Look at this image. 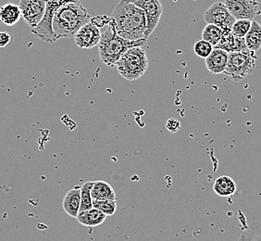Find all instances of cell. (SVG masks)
Returning a JSON list of instances; mask_svg holds the SVG:
<instances>
[{"instance_id": "6da1fadb", "label": "cell", "mask_w": 261, "mask_h": 241, "mask_svg": "<svg viewBox=\"0 0 261 241\" xmlns=\"http://www.w3.org/2000/svg\"><path fill=\"white\" fill-rule=\"evenodd\" d=\"M109 26L128 40L147 39L146 14L133 3L119 2L110 18Z\"/></svg>"}, {"instance_id": "7a4b0ae2", "label": "cell", "mask_w": 261, "mask_h": 241, "mask_svg": "<svg viewBox=\"0 0 261 241\" xmlns=\"http://www.w3.org/2000/svg\"><path fill=\"white\" fill-rule=\"evenodd\" d=\"M90 20V15L82 2H69L56 11L52 26L59 40L74 37L81 27Z\"/></svg>"}, {"instance_id": "3957f363", "label": "cell", "mask_w": 261, "mask_h": 241, "mask_svg": "<svg viewBox=\"0 0 261 241\" xmlns=\"http://www.w3.org/2000/svg\"><path fill=\"white\" fill-rule=\"evenodd\" d=\"M109 26L110 28L101 34L100 42L98 44V52L101 60L107 66H115L117 61L129 49L134 46H143L146 43L147 39H125L118 35L111 26Z\"/></svg>"}, {"instance_id": "277c9868", "label": "cell", "mask_w": 261, "mask_h": 241, "mask_svg": "<svg viewBox=\"0 0 261 241\" xmlns=\"http://www.w3.org/2000/svg\"><path fill=\"white\" fill-rule=\"evenodd\" d=\"M115 66L119 74L126 80H138L146 74L148 68L146 51L142 46L130 47L121 56Z\"/></svg>"}, {"instance_id": "5b68a950", "label": "cell", "mask_w": 261, "mask_h": 241, "mask_svg": "<svg viewBox=\"0 0 261 241\" xmlns=\"http://www.w3.org/2000/svg\"><path fill=\"white\" fill-rule=\"evenodd\" d=\"M256 60L254 51L230 52L226 69L223 74L229 76L231 80L239 82L251 74L255 68Z\"/></svg>"}, {"instance_id": "8992f818", "label": "cell", "mask_w": 261, "mask_h": 241, "mask_svg": "<svg viewBox=\"0 0 261 241\" xmlns=\"http://www.w3.org/2000/svg\"><path fill=\"white\" fill-rule=\"evenodd\" d=\"M82 1L83 0H45V12L44 18L42 19L38 26L31 29L32 33L43 42L54 43L58 40L52 26L53 17L56 11L66 3L82 2Z\"/></svg>"}, {"instance_id": "52a82bcc", "label": "cell", "mask_w": 261, "mask_h": 241, "mask_svg": "<svg viewBox=\"0 0 261 241\" xmlns=\"http://www.w3.org/2000/svg\"><path fill=\"white\" fill-rule=\"evenodd\" d=\"M204 20L206 23L219 26L223 32L231 31L236 18L231 15L226 6L221 1H217L205 11Z\"/></svg>"}, {"instance_id": "ba28073f", "label": "cell", "mask_w": 261, "mask_h": 241, "mask_svg": "<svg viewBox=\"0 0 261 241\" xmlns=\"http://www.w3.org/2000/svg\"><path fill=\"white\" fill-rule=\"evenodd\" d=\"M127 3H133L144 10L146 17V37L154 32L160 22L163 8L161 0H121Z\"/></svg>"}, {"instance_id": "9c48e42d", "label": "cell", "mask_w": 261, "mask_h": 241, "mask_svg": "<svg viewBox=\"0 0 261 241\" xmlns=\"http://www.w3.org/2000/svg\"><path fill=\"white\" fill-rule=\"evenodd\" d=\"M21 17L31 29L40 23L45 12V0H20Z\"/></svg>"}, {"instance_id": "30bf717a", "label": "cell", "mask_w": 261, "mask_h": 241, "mask_svg": "<svg viewBox=\"0 0 261 241\" xmlns=\"http://www.w3.org/2000/svg\"><path fill=\"white\" fill-rule=\"evenodd\" d=\"M236 20L255 19L258 10L257 0H224L223 2Z\"/></svg>"}, {"instance_id": "8fae6325", "label": "cell", "mask_w": 261, "mask_h": 241, "mask_svg": "<svg viewBox=\"0 0 261 241\" xmlns=\"http://www.w3.org/2000/svg\"><path fill=\"white\" fill-rule=\"evenodd\" d=\"M101 39V33L99 27L94 25L92 21L86 22L82 26L74 35V41L78 47L90 50L94 46L98 45Z\"/></svg>"}, {"instance_id": "7c38bea8", "label": "cell", "mask_w": 261, "mask_h": 241, "mask_svg": "<svg viewBox=\"0 0 261 241\" xmlns=\"http://www.w3.org/2000/svg\"><path fill=\"white\" fill-rule=\"evenodd\" d=\"M214 47L221 49L223 51L230 52H236V51H249L246 44L245 37H238L231 33V31L223 32L221 39Z\"/></svg>"}, {"instance_id": "4fadbf2b", "label": "cell", "mask_w": 261, "mask_h": 241, "mask_svg": "<svg viewBox=\"0 0 261 241\" xmlns=\"http://www.w3.org/2000/svg\"><path fill=\"white\" fill-rule=\"evenodd\" d=\"M229 53L227 51L214 47L210 56L206 59V66L210 73L220 75L226 69Z\"/></svg>"}, {"instance_id": "5bb4252c", "label": "cell", "mask_w": 261, "mask_h": 241, "mask_svg": "<svg viewBox=\"0 0 261 241\" xmlns=\"http://www.w3.org/2000/svg\"><path fill=\"white\" fill-rule=\"evenodd\" d=\"M62 205L67 214L76 218L80 211L81 186H75L74 188L68 191L64 197Z\"/></svg>"}, {"instance_id": "9a60e30c", "label": "cell", "mask_w": 261, "mask_h": 241, "mask_svg": "<svg viewBox=\"0 0 261 241\" xmlns=\"http://www.w3.org/2000/svg\"><path fill=\"white\" fill-rule=\"evenodd\" d=\"M106 217L107 215L104 212L93 207L90 210L79 211L78 215L76 216V219L83 226L96 227L104 223Z\"/></svg>"}, {"instance_id": "2e32d148", "label": "cell", "mask_w": 261, "mask_h": 241, "mask_svg": "<svg viewBox=\"0 0 261 241\" xmlns=\"http://www.w3.org/2000/svg\"><path fill=\"white\" fill-rule=\"evenodd\" d=\"M20 17L21 11L19 5L8 2L0 7V20L6 26H14L20 20Z\"/></svg>"}, {"instance_id": "e0dca14e", "label": "cell", "mask_w": 261, "mask_h": 241, "mask_svg": "<svg viewBox=\"0 0 261 241\" xmlns=\"http://www.w3.org/2000/svg\"><path fill=\"white\" fill-rule=\"evenodd\" d=\"M93 200H109L117 201V197L113 187L105 181H96L91 189Z\"/></svg>"}, {"instance_id": "ac0fdd59", "label": "cell", "mask_w": 261, "mask_h": 241, "mask_svg": "<svg viewBox=\"0 0 261 241\" xmlns=\"http://www.w3.org/2000/svg\"><path fill=\"white\" fill-rule=\"evenodd\" d=\"M213 190L219 196H232L236 191V182L230 176H220L214 182Z\"/></svg>"}, {"instance_id": "d6986e66", "label": "cell", "mask_w": 261, "mask_h": 241, "mask_svg": "<svg viewBox=\"0 0 261 241\" xmlns=\"http://www.w3.org/2000/svg\"><path fill=\"white\" fill-rule=\"evenodd\" d=\"M245 40L248 50L254 52L260 50L261 26L256 20H252L251 27L245 36Z\"/></svg>"}, {"instance_id": "ffe728a7", "label": "cell", "mask_w": 261, "mask_h": 241, "mask_svg": "<svg viewBox=\"0 0 261 241\" xmlns=\"http://www.w3.org/2000/svg\"><path fill=\"white\" fill-rule=\"evenodd\" d=\"M222 33L223 31L219 26L207 23L202 31V39L210 42L211 45L215 46L221 41Z\"/></svg>"}, {"instance_id": "44dd1931", "label": "cell", "mask_w": 261, "mask_h": 241, "mask_svg": "<svg viewBox=\"0 0 261 241\" xmlns=\"http://www.w3.org/2000/svg\"><path fill=\"white\" fill-rule=\"evenodd\" d=\"M94 185V182L88 181L81 186V205L80 211H86L93 208V198L91 195V189Z\"/></svg>"}, {"instance_id": "7402d4cb", "label": "cell", "mask_w": 261, "mask_h": 241, "mask_svg": "<svg viewBox=\"0 0 261 241\" xmlns=\"http://www.w3.org/2000/svg\"><path fill=\"white\" fill-rule=\"evenodd\" d=\"M93 207L104 212L107 216L113 215L117 210V201L93 200Z\"/></svg>"}, {"instance_id": "603a6c76", "label": "cell", "mask_w": 261, "mask_h": 241, "mask_svg": "<svg viewBox=\"0 0 261 241\" xmlns=\"http://www.w3.org/2000/svg\"><path fill=\"white\" fill-rule=\"evenodd\" d=\"M251 25L252 20H247V19L236 20L233 26L231 27V33L238 37H245L250 29Z\"/></svg>"}, {"instance_id": "cb8c5ba5", "label": "cell", "mask_w": 261, "mask_h": 241, "mask_svg": "<svg viewBox=\"0 0 261 241\" xmlns=\"http://www.w3.org/2000/svg\"><path fill=\"white\" fill-rule=\"evenodd\" d=\"M242 240L256 241L261 240V224L260 223H252L246 231L243 233L241 236Z\"/></svg>"}, {"instance_id": "d4e9b609", "label": "cell", "mask_w": 261, "mask_h": 241, "mask_svg": "<svg viewBox=\"0 0 261 241\" xmlns=\"http://www.w3.org/2000/svg\"><path fill=\"white\" fill-rule=\"evenodd\" d=\"M214 46L211 45L210 42L201 39L199 41H196V44L194 45V51L196 56H198L201 59H206L212 51Z\"/></svg>"}, {"instance_id": "484cf974", "label": "cell", "mask_w": 261, "mask_h": 241, "mask_svg": "<svg viewBox=\"0 0 261 241\" xmlns=\"http://www.w3.org/2000/svg\"><path fill=\"white\" fill-rule=\"evenodd\" d=\"M13 43V36L10 32H0V47L4 49Z\"/></svg>"}, {"instance_id": "4316f807", "label": "cell", "mask_w": 261, "mask_h": 241, "mask_svg": "<svg viewBox=\"0 0 261 241\" xmlns=\"http://www.w3.org/2000/svg\"><path fill=\"white\" fill-rule=\"evenodd\" d=\"M166 127H167V129L170 131V132H171V133H176L177 131L180 129L181 125H180V122H179V120L171 118V119H169V120H167Z\"/></svg>"}, {"instance_id": "83f0119b", "label": "cell", "mask_w": 261, "mask_h": 241, "mask_svg": "<svg viewBox=\"0 0 261 241\" xmlns=\"http://www.w3.org/2000/svg\"><path fill=\"white\" fill-rule=\"evenodd\" d=\"M110 18L111 17H108V16L102 15V16H96L95 18L91 19V21L96 25L97 27H103L106 25H109V21H110Z\"/></svg>"}]
</instances>
